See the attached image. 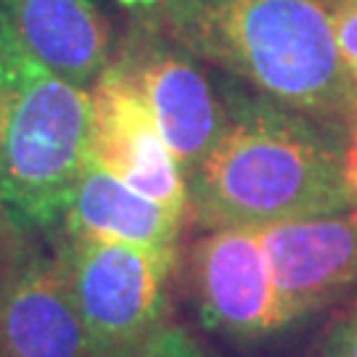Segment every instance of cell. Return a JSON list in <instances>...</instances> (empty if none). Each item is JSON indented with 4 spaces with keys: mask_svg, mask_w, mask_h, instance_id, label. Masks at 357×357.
<instances>
[{
    "mask_svg": "<svg viewBox=\"0 0 357 357\" xmlns=\"http://www.w3.org/2000/svg\"><path fill=\"white\" fill-rule=\"evenodd\" d=\"M225 122L202 167L185 178L188 217L202 228H268L357 206L339 153L299 112L230 77Z\"/></svg>",
    "mask_w": 357,
    "mask_h": 357,
    "instance_id": "obj_1",
    "label": "cell"
},
{
    "mask_svg": "<svg viewBox=\"0 0 357 357\" xmlns=\"http://www.w3.org/2000/svg\"><path fill=\"white\" fill-rule=\"evenodd\" d=\"M172 40L291 112L357 122V90L320 0H172Z\"/></svg>",
    "mask_w": 357,
    "mask_h": 357,
    "instance_id": "obj_2",
    "label": "cell"
},
{
    "mask_svg": "<svg viewBox=\"0 0 357 357\" xmlns=\"http://www.w3.org/2000/svg\"><path fill=\"white\" fill-rule=\"evenodd\" d=\"M90 90L51 72L0 24V225L32 238L61 225L90 159Z\"/></svg>",
    "mask_w": 357,
    "mask_h": 357,
    "instance_id": "obj_3",
    "label": "cell"
},
{
    "mask_svg": "<svg viewBox=\"0 0 357 357\" xmlns=\"http://www.w3.org/2000/svg\"><path fill=\"white\" fill-rule=\"evenodd\" d=\"M56 252L96 357L135 344L167 323V278L175 259L90 236H64Z\"/></svg>",
    "mask_w": 357,
    "mask_h": 357,
    "instance_id": "obj_4",
    "label": "cell"
},
{
    "mask_svg": "<svg viewBox=\"0 0 357 357\" xmlns=\"http://www.w3.org/2000/svg\"><path fill=\"white\" fill-rule=\"evenodd\" d=\"M119 59L151 106L159 132L183 175H193L215 149L225 122L222 90L209 79L202 66L204 61L159 26H138L135 40L125 45Z\"/></svg>",
    "mask_w": 357,
    "mask_h": 357,
    "instance_id": "obj_5",
    "label": "cell"
},
{
    "mask_svg": "<svg viewBox=\"0 0 357 357\" xmlns=\"http://www.w3.org/2000/svg\"><path fill=\"white\" fill-rule=\"evenodd\" d=\"M90 159L165 209L188 220V185L128 64L112 66L90 88Z\"/></svg>",
    "mask_w": 357,
    "mask_h": 357,
    "instance_id": "obj_6",
    "label": "cell"
},
{
    "mask_svg": "<svg viewBox=\"0 0 357 357\" xmlns=\"http://www.w3.org/2000/svg\"><path fill=\"white\" fill-rule=\"evenodd\" d=\"M199 315L212 333L255 344L283 326L265 243L257 228H215L191 252Z\"/></svg>",
    "mask_w": 357,
    "mask_h": 357,
    "instance_id": "obj_7",
    "label": "cell"
},
{
    "mask_svg": "<svg viewBox=\"0 0 357 357\" xmlns=\"http://www.w3.org/2000/svg\"><path fill=\"white\" fill-rule=\"evenodd\" d=\"M283 326L357 289V209L259 228Z\"/></svg>",
    "mask_w": 357,
    "mask_h": 357,
    "instance_id": "obj_8",
    "label": "cell"
},
{
    "mask_svg": "<svg viewBox=\"0 0 357 357\" xmlns=\"http://www.w3.org/2000/svg\"><path fill=\"white\" fill-rule=\"evenodd\" d=\"M0 357H96L59 252L24 249L3 273Z\"/></svg>",
    "mask_w": 357,
    "mask_h": 357,
    "instance_id": "obj_9",
    "label": "cell"
},
{
    "mask_svg": "<svg viewBox=\"0 0 357 357\" xmlns=\"http://www.w3.org/2000/svg\"><path fill=\"white\" fill-rule=\"evenodd\" d=\"M0 24L77 88L90 90L114 61V26L98 0H0Z\"/></svg>",
    "mask_w": 357,
    "mask_h": 357,
    "instance_id": "obj_10",
    "label": "cell"
},
{
    "mask_svg": "<svg viewBox=\"0 0 357 357\" xmlns=\"http://www.w3.org/2000/svg\"><path fill=\"white\" fill-rule=\"evenodd\" d=\"M183 222L185 217L132 191L114 172L88 159L59 228L72 238L90 236L132 243L153 255L175 259Z\"/></svg>",
    "mask_w": 357,
    "mask_h": 357,
    "instance_id": "obj_11",
    "label": "cell"
},
{
    "mask_svg": "<svg viewBox=\"0 0 357 357\" xmlns=\"http://www.w3.org/2000/svg\"><path fill=\"white\" fill-rule=\"evenodd\" d=\"M106 357H209L202 344L183 326L165 323L146 339L130 347H122Z\"/></svg>",
    "mask_w": 357,
    "mask_h": 357,
    "instance_id": "obj_12",
    "label": "cell"
},
{
    "mask_svg": "<svg viewBox=\"0 0 357 357\" xmlns=\"http://www.w3.org/2000/svg\"><path fill=\"white\" fill-rule=\"evenodd\" d=\"M333 40L357 90V0H326Z\"/></svg>",
    "mask_w": 357,
    "mask_h": 357,
    "instance_id": "obj_13",
    "label": "cell"
},
{
    "mask_svg": "<svg viewBox=\"0 0 357 357\" xmlns=\"http://www.w3.org/2000/svg\"><path fill=\"white\" fill-rule=\"evenodd\" d=\"M116 3L135 19V26L153 29V26H162V19L172 0H116Z\"/></svg>",
    "mask_w": 357,
    "mask_h": 357,
    "instance_id": "obj_14",
    "label": "cell"
},
{
    "mask_svg": "<svg viewBox=\"0 0 357 357\" xmlns=\"http://www.w3.org/2000/svg\"><path fill=\"white\" fill-rule=\"evenodd\" d=\"M326 357H357V310L336 326Z\"/></svg>",
    "mask_w": 357,
    "mask_h": 357,
    "instance_id": "obj_15",
    "label": "cell"
},
{
    "mask_svg": "<svg viewBox=\"0 0 357 357\" xmlns=\"http://www.w3.org/2000/svg\"><path fill=\"white\" fill-rule=\"evenodd\" d=\"M344 178L352 196L357 199V122H355V132H352V141L344 149Z\"/></svg>",
    "mask_w": 357,
    "mask_h": 357,
    "instance_id": "obj_16",
    "label": "cell"
},
{
    "mask_svg": "<svg viewBox=\"0 0 357 357\" xmlns=\"http://www.w3.org/2000/svg\"><path fill=\"white\" fill-rule=\"evenodd\" d=\"M3 273H6V270H3V265H0V283H3Z\"/></svg>",
    "mask_w": 357,
    "mask_h": 357,
    "instance_id": "obj_17",
    "label": "cell"
},
{
    "mask_svg": "<svg viewBox=\"0 0 357 357\" xmlns=\"http://www.w3.org/2000/svg\"><path fill=\"white\" fill-rule=\"evenodd\" d=\"M320 3H326V0H320Z\"/></svg>",
    "mask_w": 357,
    "mask_h": 357,
    "instance_id": "obj_18",
    "label": "cell"
}]
</instances>
